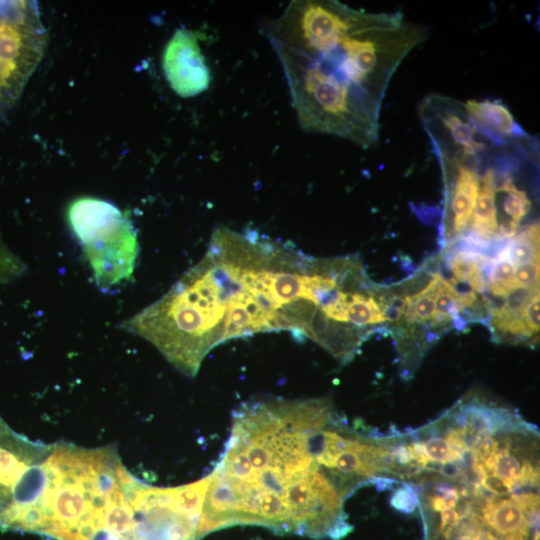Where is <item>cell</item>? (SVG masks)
<instances>
[{
	"mask_svg": "<svg viewBox=\"0 0 540 540\" xmlns=\"http://www.w3.org/2000/svg\"><path fill=\"white\" fill-rule=\"evenodd\" d=\"M26 271V265L12 253L0 234V285L9 283Z\"/></svg>",
	"mask_w": 540,
	"mask_h": 540,
	"instance_id": "15",
	"label": "cell"
},
{
	"mask_svg": "<svg viewBox=\"0 0 540 540\" xmlns=\"http://www.w3.org/2000/svg\"><path fill=\"white\" fill-rule=\"evenodd\" d=\"M498 191L503 194L502 208L508 217L507 223L498 228L496 235L500 238L513 237L520 227L521 221L531 210V201L525 190L517 187L512 177L505 175Z\"/></svg>",
	"mask_w": 540,
	"mask_h": 540,
	"instance_id": "9",
	"label": "cell"
},
{
	"mask_svg": "<svg viewBox=\"0 0 540 540\" xmlns=\"http://www.w3.org/2000/svg\"><path fill=\"white\" fill-rule=\"evenodd\" d=\"M539 260L518 265L515 268L516 286H539Z\"/></svg>",
	"mask_w": 540,
	"mask_h": 540,
	"instance_id": "17",
	"label": "cell"
},
{
	"mask_svg": "<svg viewBox=\"0 0 540 540\" xmlns=\"http://www.w3.org/2000/svg\"><path fill=\"white\" fill-rule=\"evenodd\" d=\"M516 266L498 254L489 272V290L496 297H505L513 288Z\"/></svg>",
	"mask_w": 540,
	"mask_h": 540,
	"instance_id": "14",
	"label": "cell"
},
{
	"mask_svg": "<svg viewBox=\"0 0 540 540\" xmlns=\"http://www.w3.org/2000/svg\"><path fill=\"white\" fill-rule=\"evenodd\" d=\"M463 105L474 126L494 145L505 147L530 139L502 101L468 100Z\"/></svg>",
	"mask_w": 540,
	"mask_h": 540,
	"instance_id": "7",
	"label": "cell"
},
{
	"mask_svg": "<svg viewBox=\"0 0 540 540\" xmlns=\"http://www.w3.org/2000/svg\"><path fill=\"white\" fill-rule=\"evenodd\" d=\"M462 308L456 287L441 277L434 298V324L447 323L454 319Z\"/></svg>",
	"mask_w": 540,
	"mask_h": 540,
	"instance_id": "13",
	"label": "cell"
},
{
	"mask_svg": "<svg viewBox=\"0 0 540 540\" xmlns=\"http://www.w3.org/2000/svg\"><path fill=\"white\" fill-rule=\"evenodd\" d=\"M300 126L362 148L376 142L389 83L427 37L401 12L294 0L266 27Z\"/></svg>",
	"mask_w": 540,
	"mask_h": 540,
	"instance_id": "2",
	"label": "cell"
},
{
	"mask_svg": "<svg viewBox=\"0 0 540 540\" xmlns=\"http://www.w3.org/2000/svg\"><path fill=\"white\" fill-rule=\"evenodd\" d=\"M487 258L470 251L457 252L450 261L453 277L459 282L467 283L475 292H483L486 283L482 266Z\"/></svg>",
	"mask_w": 540,
	"mask_h": 540,
	"instance_id": "10",
	"label": "cell"
},
{
	"mask_svg": "<svg viewBox=\"0 0 540 540\" xmlns=\"http://www.w3.org/2000/svg\"><path fill=\"white\" fill-rule=\"evenodd\" d=\"M164 75L172 90L188 98L204 92L210 73L195 32L177 29L168 41L162 58Z\"/></svg>",
	"mask_w": 540,
	"mask_h": 540,
	"instance_id": "6",
	"label": "cell"
},
{
	"mask_svg": "<svg viewBox=\"0 0 540 540\" xmlns=\"http://www.w3.org/2000/svg\"><path fill=\"white\" fill-rule=\"evenodd\" d=\"M441 276L434 274L427 286L405 299V309L411 321L420 323L431 320L434 315V298Z\"/></svg>",
	"mask_w": 540,
	"mask_h": 540,
	"instance_id": "12",
	"label": "cell"
},
{
	"mask_svg": "<svg viewBox=\"0 0 540 540\" xmlns=\"http://www.w3.org/2000/svg\"><path fill=\"white\" fill-rule=\"evenodd\" d=\"M539 292L531 297L523 309V321L529 337L539 333Z\"/></svg>",
	"mask_w": 540,
	"mask_h": 540,
	"instance_id": "18",
	"label": "cell"
},
{
	"mask_svg": "<svg viewBox=\"0 0 540 540\" xmlns=\"http://www.w3.org/2000/svg\"><path fill=\"white\" fill-rule=\"evenodd\" d=\"M344 281L336 259L307 256L256 230L222 226L196 264L120 327L193 377L211 349L257 333L289 331L327 349L335 334L325 313Z\"/></svg>",
	"mask_w": 540,
	"mask_h": 540,
	"instance_id": "1",
	"label": "cell"
},
{
	"mask_svg": "<svg viewBox=\"0 0 540 540\" xmlns=\"http://www.w3.org/2000/svg\"><path fill=\"white\" fill-rule=\"evenodd\" d=\"M398 487L391 497V505L402 512L412 513L418 506V498L414 489L405 483Z\"/></svg>",
	"mask_w": 540,
	"mask_h": 540,
	"instance_id": "16",
	"label": "cell"
},
{
	"mask_svg": "<svg viewBox=\"0 0 540 540\" xmlns=\"http://www.w3.org/2000/svg\"><path fill=\"white\" fill-rule=\"evenodd\" d=\"M419 115L435 152L480 156L499 148L474 126L458 100L428 95L419 106Z\"/></svg>",
	"mask_w": 540,
	"mask_h": 540,
	"instance_id": "5",
	"label": "cell"
},
{
	"mask_svg": "<svg viewBox=\"0 0 540 540\" xmlns=\"http://www.w3.org/2000/svg\"><path fill=\"white\" fill-rule=\"evenodd\" d=\"M46 38L37 2L0 1V119L17 102L40 63Z\"/></svg>",
	"mask_w": 540,
	"mask_h": 540,
	"instance_id": "4",
	"label": "cell"
},
{
	"mask_svg": "<svg viewBox=\"0 0 540 540\" xmlns=\"http://www.w3.org/2000/svg\"><path fill=\"white\" fill-rule=\"evenodd\" d=\"M515 266L539 260V225L534 223L512 237L498 253Z\"/></svg>",
	"mask_w": 540,
	"mask_h": 540,
	"instance_id": "11",
	"label": "cell"
},
{
	"mask_svg": "<svg viewBox=\"0 0 540 540\" xmlns=\"http://www.w3.org/2000/svg\"><path fill=\"white\" fill-rule=\"evenodd\" d=\"M496 193V173L490 167L480 179L476 204L469 221L470 243L484 244L496 235L498 230Z\"/></svg>",
	"mask_w": 540,
	"mask_h": 540,
	"instance_id": "8",
	"label": "cell"
},
{
	"mask_svg": "<svg viewBox=\"0 0 540 540\" xmlns=\"http://www.w3.org/2000/svg\"><path fill=\"white\" fill-rule=\"evenodd\" d=\"M67 221L101 290L131 279L139 243L128 214L107 200L85 196L70 203Z\"/></svg>",
	"mask_w": 540,
	"mask_h": 540,
	"instance_id": "3",
	"label": "cell"
}]
</instances>
